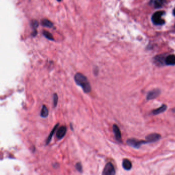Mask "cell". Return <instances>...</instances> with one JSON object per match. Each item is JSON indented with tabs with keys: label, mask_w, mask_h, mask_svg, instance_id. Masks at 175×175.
Here are the masks:
<instances>
[{
	"label": "cell",
	"mask_w": 175,
	"mask_h": 175,
	"mask_svg": "<svg viewBox=\"0 0 175 175\" xmlns=\"http://www.w3.org/2000/svg\"><path fill=\"white\" fill-rule=\"evenodd\" d=\"M165 14V11H157L153 14L152 17V21L153 23L156 25H162L165 23L164 19L162 18V17Z\"/></svg>",
	"instance_id": "7a4b0ae2"
},
{
	"label": "cell",
	"mask_w": 175,
	"mask_h": 175,
	"mask_svg": "<svg viewBox=\"0 0 175 175\" xmlns=\"http://www.w3.org/2000/svg\"><path fill=\"white\" fill-rule=\"evenodd\" d=\"M113 131L114 134L115 135V138L119 142H121L122 139H121V134L120 130L119 127L117 124H114L113 125Z\"/></svg>",
	"instance_id": "52a82bcc"
},
{
	"label": "cell",
	"mask_w": 175,
	"mask_h": 175,
	"mask_svg": "<svg viewBox=\"0 0 175 175\" xmlns=\"http://www.w3.org/2000/svg\"><path fill=\"white\" fill-rule=\"evenodd\" d=\"M75 167L77 171H79V172H82V171H83V167H82L81 163H79V162L76 163Z\"/></svg>",
	"instance_id": "ac0fdd59"
},
{
	"label": "cell",
	"mask_w": 175,
	"mask_h": 175,
	"mask_svg": "<svg viewBox=\"0 0 175 175\" xmlns=\"http://www.w3.org/2000/svg\"><path fill=\"white\" fill-rule=\"evenodd\" d=\"M122 166L124 168V169L125 170L128 171L130 169H131L132 167V164L131 162L130 161V160L128 159H124L122 161Z\"/></svg>",
	"instance_id": "7c38bea8"
},
{
	"label": "cell",
	"mask_w": 175,
	"mask_h": 175,
	"mask_svg": "<svg viewBox=\"0 0 175 175\" xmlns=\"http://www.w3.org/2000/svg\"><path fill=\"white\" fill-rule=\"evenodd\" d=\"M57 1H59V2H60V1H61V0H57Z\"/></svg>",
	"instance_id": "44dd1931"
},
{
	"label": "cell",
	"mask_w": 175,
	"mask_h": 175,
	"mask_svg": "<svg viewBox=\"0 0 175 175\" xmlns=\"http://www.w3.org/2000/svg\"><path fill=\"white\" fill-rule=\"evenodd\" d=\"M165 64L168 66H174L175 65V55H170L165 57Z\"/></svg>",
	"instance_id": "30bf717a"
},
{
	"label": "cell",
	"mask_w": 175,
	"mask_h": 175,
	"mask_svg": "<svg viewBox=\"0 0 175 175\" xmlns=\"http://www.w3.org/2000/svg\"><path fill=\"white\" fill-rule=\"evenodd\" d=\"M165 3V0H151L150 4L155 8L161 7Z\"/></svg>",
	"instance_id": "9c48e42d"
},
{
	"label": "cell",
	"mask_w": 175,
	"mask_h": 175,
	"mask_svg": "<svg viewBox=\"0 0 175 175\" xmlns=\"http://www.w3.org/2000/svg\"><path fill=\"white\" fill-rule=\"evenodd\" d=\"M38 25H39V24L36 21H33L32 22V26L33 27V28L36 29V28L38 27Z\"/></svg>",
	"instance_id": "d6986e66"
},
{
	"label": "cell",
	"mask_w": 175,
	"mask_h": 175,
	"mask_svg": "<svg viewBox=\"0 0 175 175\" xmlns=\"http://www.w3.org/2000/svg\"><path fill=\"white\" fill-rule=\"evenodd\" d=\"M147 143L148 142L146 141L139 140L134 138L129 139L127 140V144L128 145L135 148H139L143 144H147Z\"/></svg>",
	"instance_id": "277c9868"
},
{
	"label": "cell",
	"mask_w": 175,
	"mask_h": 175,
	"mask_svg": "<svg viewBox=\"0 0 175 175\" xmlns=\"http://www.w3.org/2000/svg\"><path fill=\"white\" fill-rule=\"evenodd\" d=\"M42 25L43 26H45V27H52L53 26V23H52L51 22L49 21L47 19H44L42 21Z\"/></svg>",
	"instance_id": "9a60e30c"
},
{
	"label": "cell",
	"mask_w": 175,
	"mask_h": 175,
	"mask_svg": "<svg viewBox=\"0 0 175 175\" xmlns=\"http://www.w3.org/2000/svg\"><path fill=\"white\" fill-rule=\"evenodd\" d=\"M74 80L76 84L82 88L85 93L91 92V86L86 76L80 73H77L74 76Z\"/></svg>",
	"instance_id": "6da1fadb"
},
{
	"label": "cell",
	"mask_w": 175,
	"mask_h": 175,
	"mask_svg": "<svg viewBox=\"0 0 175 175\" xmlns=\"http://www.w3.org/2000/svg\"><path fill=\"white\" fill-rule=\"evenodd\" d=\"M102 175H115V168L112 163H107L103 169Z\"/></svg>",
	"instance_id": "3957f363"
},
{
	"label": "cell",
	"mask_w": 175,
	"mask_h": 175,
	"mask_svg": "<svg viewBox=\"0 0 175 175\" xmlns=\"http://www.w3.org/2000/svg\"><path fill=\"white\" fill-rule=\"evenodd\" d=\"M43 35H44V36H45L46 38H47V39L51 40V41H54V40H55L53 35H52L51 33H50L49 32L44 30V31H43Z\"/></svg>",
	"instance_id": "2e32d148"
},
{
	"label": "cell",
	"mask_w": 175,
	"mask_h": 175,
	"mask_svg": "<svg viewBox=\"0 0 175 175\" xmlns=\"http://www.w3.org/2000/svg\"><path fill=\"white\" fill-rule=\"evenodd\" d=\"M67 133V128L65 126H61L56 132V137L61 139L65 136Z\"/></svg>",
	"instance_id": "ba28073f"
},
{
	"label": "cell",
	"mask_w": 175,
	"mask_h": 175,
	"mask_svg": "<svg viewBox=\"0 0 175 175\" xmlns=\"http://www.w3.org/2000/svg\"><path fill=\"white\" fill-rule=\"evenodd\" d=\"M58 96L57 94L55 93L53 94V105L54 107H55L57 106L58 103Z\"/></svg>",
	"instance_id": "e0dca14e"
},
{
	"label": "cell",
	"mask_w": 175,
	"mask_h": 175,
	"mask_svg": "<svg viewBox=\"0 0 175 175\" xmlns=\"http://www.w3.org/2000/svg\"><path fill=\"white\" fill-rule=\"evenodd\" d=\"M173 14H174V15L175 16V9H174V10H173Z\"/></svg>",
	"instance_id": "ffe728a7"
},
{
	"label": "cell",
	"mask_w": 175,
	"mask_h": 175,
	"mask_svg": "<svg viewBox=\"0 0 175 175\" xmlns=\"http://www.w3.org/2000/svg\"><path fill=\"white\" fill-rule=\"evenodd\" d=\"M59 125V124H56V125H55V127L53 128V129L52 130L51 132H50V134L49 135L48 137L47 138V140H46V144H48L50 143V141L51 140L52 138L53 137V135L55 134V132L56 131V129L58 128V126Z\"/></svg>",
	"instance_id": "4fadbf2b"
},
{
	"label": "cell",
	"mask_w": 175,
	"mask_h": 175,
	"mask_svg": "<svg viewBox=\"0 0 175 175\" xmlns=\"http://www.w3.org/2000/svg\"><path fill=\"white\" fill-rule=\"evenodd\" d=\"M160 138H161V135L157 133L150 134L148 135V136H146V141L148 143L156 142L160 140Z\"/></svg>",
	"instance_id": "8992f818"
},
{
	"label": "cell",
	"mask_w": 175,
	"mask_h": 175,
	"mask_svg": "<svg viewBox=\"0 0 175 175\" xmlns=\"http://www.w3.org/2000/svg\"><path fill=\"white\" fill-rule=\"evenodd\" d=\"M161 93V91L160 89H155L150 91L148 92L147 96H146V100H153L155 98H157L158 97Z\"/></svg>",
	"instance_id": "5b68a950"
},
{
	"label": "cell",
	"mask_w": 175,
	"mask_h": 175,
	"mask_svg": "<svg viewBox=\"0 0 175 175\" xmlns=\"http://www.w3.org/2000/svg\"><path fill=\"white\" fill-rule=\"evenodd\" d=\"M49 111L46 106H43L42 109L41 110V116L43 118L47 117L48 116Z\"/></svg>",
	"instance_id": "5bb4252c"
},
{
	"label": "cell",
	"mask_w": 175,
	"mask_h": 175,
	"mask_svg": "<svg viewBox=\"0 0 175 175\" xmlns=\"http://www.w3.org/2000/svg\"><path fill=\"white\" fill-rule=\"evenodd\" d=\"M167 109V106L165 104H163L161 107L157 108V109H155L152 111V113L154 115H158L159 114L162 113L163 112H165Z\"/></svg>",
	"instance_id": "8fae6325"
}]
</instances>
